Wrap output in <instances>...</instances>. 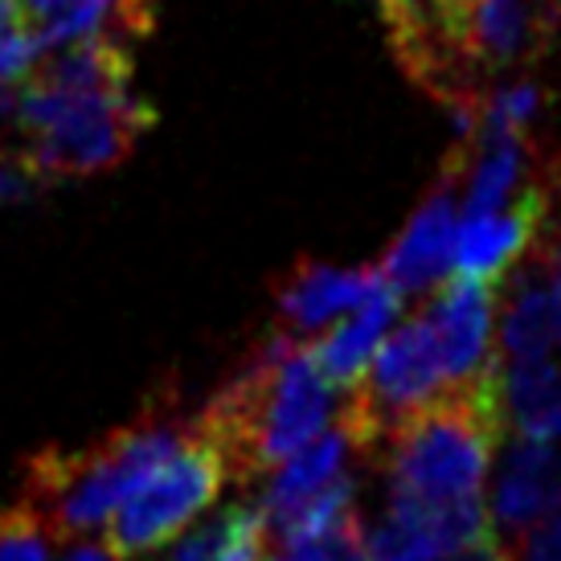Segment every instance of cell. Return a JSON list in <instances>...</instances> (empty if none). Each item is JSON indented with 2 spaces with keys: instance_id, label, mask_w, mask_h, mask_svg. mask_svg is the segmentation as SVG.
I'll return each mask as SVG.
<instances>
[{
  "instance_id": "19",
  "label": "cell",
  "mask_w": 561,
  "mask_h": 561,
  "mask_svg": "<svg viewBox=\"0 0 561 561\" xmlns=\"http://www.w3.org/2000/svg\"><path fill=\"white\" fill-rule=\"evenodd\" d=\"M234 520H238V508H226V513L202 520L197 529H188L185 537L169 549L164 561H218L226 541H230V533H234Z\"/></svg>"
},
{
  "instance_id": "24",
  "label": "cell",
  "mask_w": 561,
  "mask_h": 561,
  "mask_svg": "<svg viewBox=\"0 0 561 561\" xmlns=\"http://www.w3.org/2000/svg\"><path fill=\"white\" fill-rule=\"evenodd\" d=\"M62 561H115V549L111 546H75Z\"/></svg>"
},
{
  "instance_id": "15",
  "label": "cell",
  "mask_w": 561,
  "mask_h": 561,
  "mask_svg": "<svg viewBox=\"0 0 561 561\" xmlns=\"http://www.w3.org/2000/svg\"><path fill=\"white\" fill-rule=\"evenodd\" d=\"M402 304H405V296L398 287H390L386 279L377 283L374 291H369V299H365L360 308H353L348 320H344L336 332H328V336H320L316 344H308V348H312V360L320 365V374H324L332 386H353V381L365 374V365L374 360L377 348H381L390 324L402 316Z\"/></svg>"
},
{
  "instance_id": "13",
  "label": "cell",
  "mask_w": 561,
  "mask_h": 561,
  "mask_svg": "<svg viewBox=\"0 0 561 561\" xmlns=\"http://www.w3.org/2000/svg\"><path fill=\"white\" fill-rule=\"evenodd\" d=\"M561 13L541 0H471V54L480 70H516L549 49Z\"/></svg>"
},
{
  "instance_id": "12",
  "label": "cell",
  "mask_w": 561,
  "mask_h": 561,
  "mask_svg": "<svg viewBox=\"0 0 561 561\" xmlns=\"http://www.w3.org/2000/svg\"><path fill=\"white\" fill-rule=\"evenodd\" d=\"M561 508V451L541 438H516L504 451L492 492V520L504 533H529Z\"/></svg>"
},
{
  "instance_id": "20",
  "label": "cell",
  "mask_w": 561,
  "mask_h": 561,
  "mask_svg": "<svg viewBox=\"0 0 561 561\" xmlns=\"http://www.w3.org/2000/svg\"><path fill=\"white\" fill-rule=\"evenodd\" d=\"M37 176L25 160H0V205H16V202H30L37 193Z\"/></svg>"
},
{
  "instance_id": "7",
  "label": "cell",
  "mask_w": 561,
  "mask_h": 561,
  "mask_svg": "<svg viewBox=\"0 0 561 561\" xmlns=\"http://www.w3.org/2000/svg\"><path fill=\"white\" fill-rule=\"evenodd\" d=\"M226 480V459L193 422V435L111 513L107 546L115 549V558H136L164 546L218 500Z\"/></svg>"
},
{
  "instance_id": "22",
  "label": "cell",
  "mask_w": 561,
  "mask_h": 561,
  "mask_svg": "<svg viewBox=\"0 0 561 561\" xmlns=\"http://www.w3.org/2000/svg\"><path fill=\"white\" fill-rule=\"evenodd\" d=\"M279 561H332L324 541H304V546H287Z\"/></svg>"
},
{
  "instance_id": "9",
  "label": "cell",
  "mask_w": 561,
  "mask_h": 561,
  "mask_svg": "<svg viewBox=\"0 0 561 561\" xmlns=\"http://www.w3.org/2000/svg\"><path fill=\"white\" fill-rule=\"evenodd\" d=\"M546 214H549V202H546V185H541V169H537L533 181H525V188L504 209L463 214V226L455 230L451 266L459 275H471V279L500 283L541 242V234H546Z\"/></svg>"
},
{
  "instance_id": "5",
  "label": "cell",
  "mask_w": 561,
  "mask_h": 561,
  "mask_svg": "<svg viewBox=\"0 0 561 561\" xmlns=\"http://www.w3.org/2000/svg\"><path fill=\"white\" fill-rule=\"evenodd\" d=\"M405 79L455 111L459 136L480 119V62L471 54V0H381Z\"/></svg>"
},
{
  "instance_id": "14",
  "label": "cell",
  "mask_w": 561,
  "mask_h": 561,
  "mask_svg": "<svg viewBox=\"0 0 561 561\" xmlns=\"http://www.w3.org/2000/svg\"><path fill=\"white\" fill-rule=\"evenodd\" d=\"M500 308V360L516 357H549L553 344L561 341L558 328V299H553V266L541 250L533 247L520 263L513 266V283Z\"/></svg>"
},
{
  "instance_id": "17",
  "label": "cell",
  "mask_w": 561,
  "mask_h": 561,
  "mask_svg": "<svg viewBox=\"0 0 561 561\" xmlns=\"http://www.w3.org/2000/svg\"><path fill=\"white\" fill-rule=\"evenodd\" d=\"M344 455H348V438L344 431H320L312 443H304L296 455H287L283 459V468L275 471V480L266 488L263 504H259V516L266 520H275L283 516L287 508H296L304 496H312L320 483H328L336 471H344Z\"/></svg>"
},
{
  "instance_id": "23",
  "label": "cell",
  "mask_w": 561,
  "mask_h": 561,
  "mask_svg": "<svg viewBox=\"0 0 561 561\" xmlns=\"http://www.w3.org/2000/svg\"><path fill=\"white\" fill-rule=\"evenodd\" d=\"M537 250H541V254L549 259V266H553V299H558V328H561V247H558V242H546V238H541V242H537Z\"/></svg>"
},
{
  "instance_id": "25",
  "label": "cell",
  "mask_w": 561,
  "mask_h": 561,
  "mask_svg": "<svg viewBox=\"0 0 561 561\" xmlns=\"http://www.w3.org/2000/svg\"><path fill=\"white\" fill-rule=\"evenodd\" d=\"M13 82H4L0 79V119H4V115H9V111H13Z\"/></svg>"
},
{
  "instance_id": "16",
  "label": "cell",
  "mask_w": 561,
  "mask_h": 561,
  "mask_svg": "<svg viewBox=\"0 0 561 561\" xmlns=\"http://www.w3.org/2000/svg\"><path fill=\"white\" fill-rule=\"evenodd\" d=\"M500 410L516 438H561V369L549 357L500 360Z\"/></svg>"
},
{
  "instance_id": "8",
  "label": "cell",
  "mask_w": 561,
  "mask_h": 561,
  "mask_svg": "<svg viewBox=\"0 0 561 561\" xmlns=\"http://www.w3.org/2000/svg\"><path fill=\"white\" fill-rule=\"evenodd\" d=\"M459 176H463V160L451 148V157L443 160V176L438 185L422 197L414 218L405 221V230L381 259V279L398 287L402 296H426L451 271L455 230H459Z\"/></svg>"
},
{
  "instance_id": "6",
  "label": "cell",
  "mask_w": 561,
  "mask_h": 561,
  "mask_svg": "<svg viewBox=\"0 0 561 561\" xmlns=\"http://www.w3.org/2000/svg\"><path fill=\"white\" fill-rule=\"evenodd\" d=\"M443 390H447V374H443L435 332L426 324V316H419L398 328L390 341H381L365 374L353 381V398L341 410V431L348 447L360 455L381 451L386 438L410 414L435 402Z\"/></svg>"
},
{
  "instance_id": "21",
  "label": "cell",
  "mask_w": 561,
  "mask_h": 561,
  "mask_svg": "<svg viewBox=\"0 0 561 561\" xmlns=\"http://www.w3.org/2000/svg\"><path fill=\"white\" fill-rule=\"evenodd\" d=\"M37 25L25 13V0H0V49H9L16 37L33 33Z\"/></svg>"
},
{
  "instance_id": "1",
  "label": "cell",
  "mask_w": 561,
  "mask_h": 561,
  "mask_svg": "<svg viewBox=\"0 0 561 561\" xmlns=\"http://www.w3.org/2000/svg\"><path fill=\"white\" fill-rule=\"evenodd\" d=\"M328 414L332 381L320 374L312 348L296 344L291 332H275L209 398L197 431L218 447L234 480H250L312 443Z\"/></svg>"
},
{
  "instance_id": "18",
  "label": "cell",
  "mask_w": 561,
  "mask_h": 561,
  "mask_svg": "<svg viewBox=\"0 0 561 561\" xmlns=\"http://www.w3.org/2000/svg\"><path fill=\"white\" fill-rule=\"evenodd\" d=\"M49 541L54 529L25 496L0 508V561H49Z\"/></svg>"
},
{
  "instance_id": "3",
  "label": "cell",
  "mask_w": 561,
  "mask_h": 561,
  "mask_svg": "<svg viewBox=\"0 0 561 561\" xmlns=\"http://www.w3.org/2000/svg\"><path fill=\"white\" fill-rule=\"evenodd\" d=\"M504 431L496 360L480 377L447 386L386 438L390 492L422 504L480 496Z\"/></svg>"
},
{
  "instance_id": "2",
  "label": "cell",
  "mask_w": 561,
  "mask_h": 561,
  "mask_svg": "<svg viewBox=\"0 0 561 561\" xmlns=\"http://www.w3.org/2000/svg\"><path fill=\"white\" fill-rule=\"evenodd\" d=\"M193 435L176 405L152 402L136 422H127L107 438L82 451L49 447L37 451L25 468V492L37 513L46 516L54 537H82L107 525L111 513L140 488L152 471Z\"/></svg>"
},
{
  "instance_id": "10",
  "label": "cell",
  "mask_w": 561,
  "mask_h": 561,
  "mask_svg": "<svg viewBox=\"0 0 561 561\" xmlns=\"http://www.w3.org/2000/svg\"><path fill=\"white\" fill-rule=\"evenodd\" d=\"M426 324L435 332L438 357L447 386L480 377L488 365H496V341H492V320H496V283L455 275L438 283V296L426 308Z\"/></svg>"
},
{
  "instance_id": "4",
  "label": "cell",
  "mask_w": 561,
  "mask_h": 561,
  "mask_svg": "<svg viewBox=\"0 0 561 561\" xmlns=\"http://www.w3.org/2000/svg\"><path fill=\"white\" fill-rule=\"evenodd\" d=\"M13 111L21 131L30 136V152L21 160L37 181H70L115 169L157 124V107L131 87L75 99L30 79L13 99Z\"/></svg>"
},
{
  "instance_id": "11",
  "label": "cell",
  "mask_w": 561,
  "mask_h": 561,
  "mask_svg": "<svg viewBox=\"0 0 561 561\" xmlns=\"http://www.w3.org/2000/svg\"><path fill=\"white\" fill-rule=\"evenodd\" d=\"M381 283V271H341V266H324V263H304L291 266L287 279L275 283V316H279V332H291V336H304V332H316V328L332 324L348 316L353 308H360L369 291Z\"/></svg>"
}]
</instances>
